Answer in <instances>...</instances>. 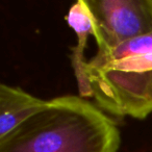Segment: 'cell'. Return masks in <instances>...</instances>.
<instances>
[{"label":"cell","instance_id":"7a4b0ae2","mask_svg":"<svg viewBox=\"0 0 152 152\" xmlns=\"http://www.w3.org/2000/svg\"><path fill=\"white\" fill-rule=\"evenodd\" d=\"M86 77L89 98L104 113L146 119L152 114V32L118 46H97Z\"/></svg>","mask_w":152,"mask_h":152},{"label":"cell","instance_id":"6da1fadb","mask_svg":"<svg viewBox=\"0 0 152 152\" xmlns=\"http://www.w3.org/2000/svg\"><path fill=\"white\" fill-rule=\"evenodd\" d=\"M120 144L114 119L80 96L66 95L0 139V152H118Z\"/></svg>","mask_w":152,"mask_h":152},{"label":"cell","instance_id":"3957f363","mask_svg":"<svg viewBox=\"0 0 152 152\" xmlns=\"http://www.w3.org/2000/svg\"><path fill=\"white\" fill-rule=\"evenodd\" d=\"M97 46L114 47L152 32V0H87Z\"/></svg>","mask_w":152,"mask_h":152},{"label":"cell","instance_id":"277c9868","mask_svg":"<svg viewBox=\"0 0 152 152\" xmlns=\"http://www.w3.org/2000/svg\"><path fill=\"white\" fill-rule=\"evenodd\" d=\"M50 100L38 98L19 87L0 85V139L45 110Z\"/></svg>","mask_w":152,"mask_h":152}]
</instances>
